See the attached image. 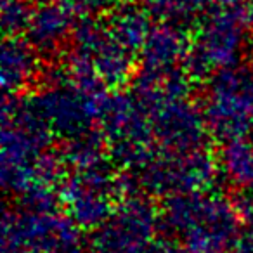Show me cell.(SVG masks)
Masks as SVG:
<instances>
[{
	"label": "cell",
	"mask_w": 253,
	"mask_h": 253,
	"mask_svg": "<svg viewBox=\"0 0 253 253\" xmlns=\"http://www.w3.org/2000/svg\"><path fill=\"white\" fill-rule=\"evenodd\" d=\"M162 220L180 238L186 253H225L238 241L241 218L232 201L205 191L170 196L163 207Z\"/></svg>",
	"instance_id": "obj_1"
},
{
	"label": "cell",
	"mask_w": 253,
	"mask_h": 253,
	"mask_svg": "<svg viewBox=\"0 0 253 253\" xmlns=\"http://www.w3.org/2000/svg\"><path fill=\"white\" fill-rule=\"evenodd\" d=\"M97 125L109 148V160L128 172H139L156 151L151 118L135 94L109 95Z\"/></svg>",
	"instance_id": "obj_2"
},
{
	"label": "cell",
	"mask_w": 253,
	"mask_h": 253,
	"mask_svg": "<svg viewBox=\"0 0 253 253\" xmlns=\"http://www.w3.org/2000/svg\"><path fill=\"white\" fill-rule=\"evenodd\" d=\"M203 113L213 137L224 142L246 137L253 130V70L236 64L211 73Z\"/></svg>",
	"instance_id": "obj_3"
},
{
	"label": "cell",
	"mask_w": 253,
	"mask_h": 253,
	"mask_svg": "<svg viewBox=\"0 0 253 253\" xmlns=\"http://www.w3.org/2000/svg\"><path fill=\"white\" fill-rule=\"evenodd\" d=\"M239 7L208 11L198 23L184 70L191 80H203L218 70L236 66L248 40Z\"/></svg>",
	"instance_id": "obj_4"
},
{
	"label": "cell",
	"mask_w": 253,
	"mask_h": 253,
	"mask_svg": "<svg viewBox=\"0 0 253 253\" xmlns=\"http://www.w3.org/2000/svg\"><path fill=\"white\" fill-rule=\"evenodd\" d=\"M2 253H84L78 225L56 210L5 208Z\"/></svg>",
	"instance_id": "obj_5"
},
{
	"label": "cell",
	"mask_w": 253,
	"mask_h": 253,
	"mask_svg": "<svg viewBox=\"0 0 253 253\" xmlns=\"http://www.w3.org/2000/svg\"><path fill=\"white\" fill-rule=\"evenodd\" d=\"M217 163L205 146L196 149H156L137 173L139 186L160 196L205 193L217 177Z\"/></svg>",
	"instance_id": "obj_6"
},
{
	"label": "cell",
	"mask_w": 253,
	"mask_h": 253,
	"mask_svg": "<svg viewBox=\"0 0 253 253\" xmlns=\"http://www.w3.org/2000/svg\"><path fill=\"white\" fill-rule=\"evenodd\" d=\"M130 179L113 177L109 165L90 170H73L59 186V201L78 227H101L115 211L116 198L130 196Z\"/></svg>",
	"instance_id": "obj_7"
},
{
	"label": "cell",
	"mask_w": 253,
	"mask_h": 253,
	"mask_svg": "<svg viewBox=\"0 0 253 253\" xmlns=\"http://www.w3.org/2000/svg\"><path fill=\"white\" fill-rule=\"evenodd\" d=\"M162 215L146 198L135 194L122 198L113 215L97 227L92 253H144L156 238Z\"/></svg>",
	"instance_id": "obj_8"
},
{
	"label": "cell",
	"mask_w": 253,
	"mask_h": 253,
	"mask_svg": "<svg viewBox=\"0 0 253 253\" xmlns=\"http://www.w3.org/2000/svg\"><path fill=\"white\" fill-rule=\"evenodd\" d=\"M71 54L80 57L95 71L109 88L122 87L134 73V54L120 45L109 33L106 21L85 14L73 30Z\"/></svg>",
	"instance_id": "obj_9"
},
{
	"label": "cell",
	"mask_w": 253,
	"mask_h": 253,
	"mask_svg": "<svg viewBox=\"0 0 253 253\" xmlns=\"http://www.w3.org/2000/svg\"><path fill=\"white\" fill-rule=\"evenodd\" d=\"M151 118L155 141L165 149H196L205 146L208 132L203 108H198L189 95L172 97L144 106Z\"/></svg>",
	"instance_id": "obj_10"
},
{
	"label": "cell",
	"mask_w": 253,
	"mask_h": 253,
	"mask_svg": "<svg viewBox=\"0 0 253 253\" xmlns=\"http://www.w3.org/2000/svg\"><path fill=\"white\" fill-rule=\"evenodd\" d=\"M191 50V40L180 23L162 21L153 26L141 50V68L149 73H172L182 70Z\"/></svg>",
	"instance_id": "obj_11"
},
{
	"label": "cell",
	"mask_w": 253,
	"mask_h": 253,
	"mask_svg": "<svg viewBox=\"0 0 253 253\" xmlns=\"http://www.w3.org/2000/svg\"><path fill=\"white\" fill-rule=\"evenodd\" d=\"M77 9L63 2H45L33 9L32 19L26 28V40L39 50V54H56L73 35Z\"/></svg>",
	"instance_id": "obj_12"
},
{
	"label": "cell",
	"mask_w": 253,
	"mask_h": 253,
	"mask_svg": "<svg viewBox=\"0 0 253 253\" xmlns=\"http://www.w3.org/2000/svg\"><path fill=\"white\" fill-rule=\"evenodd\" d=\"M42 73L40 54L28 40L7 37L2 45L0 80L5 94H21Z\"/></svg>",
	"instance_id": "obj_13"
},
{
	"label": "cell",
	"mask_w": 253,
	"mask_h": 253,
	"mask_svg": "<svg viewBox=\"0 0 253 253\" xmlns=\"http://www.w3.org/2000/svg\"><path fill=\"white\" fill-rule=\"evenodd\" d=\"M106 25L113 39L132 54L141 52L153 30L151 12L146 5L139 7L134 2H122V5L113 9Z\"/></svg>",
	"instance_id": "obj_14"
},
{
	"label": "cell",
	"mask_w": 253,
	"mask_h": 253,
	"mask_svg": "<svg viewBox=\"0 0 253 253\" xmlns=\"http://www.w3.org/2000/svg\"><path fill=\"white\" fill-rule=\"evenodd\" d=\"M218 170L238 191L250 189L253 186V141L246 137L225 141L218 158Z\"/></svg>",
	"instance_id": "obj_15"
},
{
	"label": "cell",
	"mask_w": 253,
	"mask_h": 253,
	"mask_svg": "<svg viewBox=\"0 0 253 253\" xmlns=\"http://www.w3.org/2000/svg\"><path fill=\"white\" fill-rule=\"evenodd\" d=\"M144 5L151 16L172 23L191 21L207 11L203 0H144Z\"/></svg>",
	"instance_id": "obj_16"
},
{
	"label": "cell",
	"mask_w": 253,
	"mask_h": 253,
	"mask_svg": "<svg viewBox=\"0 0 253 253\" xmlns=\"http://www.w3.org/2000/svg\"><path fill=\"white\" fill-rule=\"evenodd\" d=\"M0 14L4 33L7 37H16L26 32L33 9L30 7V0H2Z\"/></svg>",
	"instance_id": "obj_17"
},
{
	"label": "cell",
	"mask_w": 253,
	"mask_h": 253,
	"mask_svg": "<svg viewBox=\"0 0 253 253\" xmlns=\"http://www.w3.org/2000/svg\"><path fill=\"white\" fill-rule=\"evenodd\" d=\"M234 208L241 222H246L253 227V193L250 189H239L234 198Z\"/></svg>",
	"instance_id": "obj_18"
},
{
	"label": "cell",
	"mask_w": 253,
	"mask_h": 253,
	"mask_svg": "<svg viewBox=\"0 0 253 253\" xmlns=\"http://www.w3.org/2000/svg\"><path fill=\"white\" fill-rule=\"evenodd\" d=\"M144 253H186L184 246L169 238H155L144 250Z\"/></svg>",
	"instance_id": "obj_19"
},
{
	"label": "cell",
	"mask_w": 253,
	"mask_h": 253,
	"mask_svg": "<svg viewBox=\"0 0 253 253\" xmlns=\"http://www.w3.org/2000/svg\"><path fill=\"white\" fill-rule=\"evenodd\" d=\"M109 2L111 0H70V4L84 14H94L97 11H102L104 7H108Z\"/></svg>",
	"instance_id": "obj_20"
},
{
	"label": "cell",
	"mask_w": 253,
	"mask_h": 253,
	"mask_svg": "<svg viewBox=\"0 0 253 253\" xmlns=\"http://www.w3.org/2000/svg\"><path fill=\"white\" fill-rule=\"evenodd\" d=\"M234 253H253V231L239 236L234 246Z\"/></svg>",
	"instance_id": "obj_21"
},
{
	"label": "cell",
	"mask_w": 253,
	"mask_h": 253,
	"mask_svg": "<svg viewBox=\"0 0 253 253\" xmlns=\"http://www.w3.org/2000/svg\"><path fill=\"white\" fill-rule=\"evenodd\" d=\"M239 12H241L246 26L253 28V0H243V4L239 5Z\"/></svg>",
	"instance_id": "obj_22"
},
{
	"label": "cell",
	"mask_w": 253,
	"mask_h": 253,
	"mask_svg": "<svg viewBox=\"0 0 253 253\" xmlns=\"http://www.w3.org/2000/svg\"><path fill=\"white\" fill-rule=\"evenodd\" d=\"M246 50H248L250 61H252V64H253V35L248 39V43H246Z\"/></svg>",
	"instance_id": "obj_23"
},
{
	"label": "cell",
	"mask_w": 253,
	"mask_h": 253,
	"mask_svg": "<svg viewBox=\"0 0 253 253\" xmlns=\"http://www.w3.org/2000/svg\"><path fill=\"white\" fill-rule=\"evenodd\" d=\"M30 2H37V4H45V2H52V0H30Z\"/></svg>",
	"instance_id": "obj_24"
},
{
	"label": "cell",
	"mask_w": 253,
	"mask_h": 253,
	"mask_svg": "<svg viewBox=\"0 0 253 253\" xmlns=\"http://www.w3.org/2000/svg\"><path fill=\"white\" fill-rule=\"evenodd\" d=\"M122 2H134V0H122Z\"/></svg>",
	"instance_id": "obj_25"
}]
</instances>
